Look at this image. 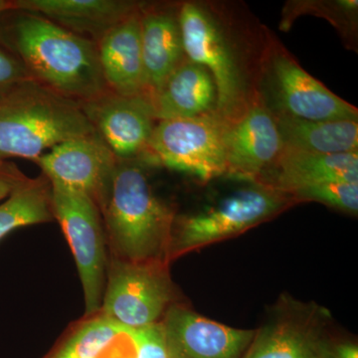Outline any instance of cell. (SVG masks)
I'll list each match as a JSON object with an SVG mask.
<instances>
[{
    "label": "cell",
    "instance_id": "7402d4cb",
    "mask_svg": "<svg viewBox=\"0 0 358 358\" xmlns=\"http://www.w3.org/2000/svg\"><path fill=\"white\" fill-rule=\"evenodd\" d=\"M127 329L100 310L84 315L44 358H99Z\"/></svg>",
    "mask_w": 358,
    "mask_h": 358
},
{
    "label": "cell",
    "instance_id": "5b68a950",
    "mask_svg": "<svg viewBox=\"0 0 358 358\" xmlns=\"http://www.w3.org/2000/svg\"><path fill=\"white\" fill-rule=\"evenodd\" d=\"M178 292L166 261L129 262L109 257L100 312L127 329L159 322Z\"/></svg>",
    "mask_w": 358,
    "mask_h": 358
},
{
    "label": "cell",
    "instance_id": "8fae6325",
    "mask_svg": "<svg viewBox=\"0 0 358 358\" xmlns=\"http://www.w3.org/2000/svg\"><path fill=\"white\" fill-rule=\"evenodd\" d=\"M329 317L317 303L282 299L267 322L256 329L243 358H317Z\"/></svg>",
    "mask_w": 358,
    "mask_h": 358
},
{
    "label": "cell",
    "instance_id": "6da1fadb",
    "mask_svg": "<svg viewBox=\"0 0 358 358\" xmlns=\"http://www.w3.org/2000/svg\"><path fill=\"white\" fill-rule=\"evenodd\" d=\"M0 42L13 52L34 81L78 103L110 91L98 46L38 14L17 10L0 22Z\"/></svg>",
    "mask_w": 358,
    "mask_h": 358
},
{
    "label": "cell",
    "instance_id": "83f0119b",
    "mask_svg": "<svg viewBox=\"0 0 358 358\" xmlns=\"http://www.w3.org/2000/svg\"><path fill=\"white\" fill-rule=\"evenodd\" d=\"M14 11H17L15 0H0V22Z\"/></svg>",
    "mask_w": 358,
    "mask_h": 358
},
{
    "label": "cell",
    "instance_id": "484cf974",
    "mask_svg": "<svg viewBox=\"0 0 358 358\" xmlns=\"http://www.w3.org/2000/svg\"><path fill=\"white\" fill-rule=\"evenodd\" d=\"M28 178L13 162L0 159V201L6 199Z\"/></svg>",
    "mask_w": 358,
    "mask_h": 358
},
{
    "label": "cell",
    "instance_id": "4316f807",
    "mask_svg": "<svg viewBox=\"0 0 358 358\" xmlns=\"http://www.w3.org/2000/svg\"><path fill=\"white\" fill-rule=\"evenodd\" d=\"M317 358H358V345L355 341L324 338L317 348Z\"/></svg>",
    "mask_w": 358,
    "mask_h": 358
},
{
    "label": "cell",
    "instance_id": "7a4b0ae2",
    "mask_svg": "<svg viewBox=\"0 0 358 358\" xmlns=\"http://www.w3.org/2000/svg\"><path fill=\"white\" fill-rule=\"evenodd\" d=\"M145 164L143 159H117L109 192L99 208L108 253L129 262H167L176 216L155 192Z\"/></svg>",
    "mask_w": 358,
    "mask_h": 358
},
{
    "label": "cell",
    "instance_id": "603a6c76",
    "mask_svg": "<svg viewBox=\"0 0 358 358\" xmlns=\"http://www.w3.org/2000/svg\"><path fill=\"white\" fill-rule=\"evenodd\" d=\"M296 202L315 201L350 215L358 212V182L331 181L291 193Z\"/></svg>",
    "mask_w": 358,
    "mask_h": 358
},
{
    "label": "cell",
    "instance_id": "44dd1931",
    "mask_svg": "<svg viewBox=\"0 0 358 358\" xmlns=\"http://www.w3.org/2000/svg\"><path fill=\"white\" fill-rule=\"evenodd\" d=\"M54 220L50 180L44 174L29 178L0 204V240L18 228Z\"/></svg>",
    "mask_w": 358,
    "mask_h": 358
},
{
    "label": "cell",
    "instance_id": "d6986e66",
    "mask_svg": "<svg viewBox=\"0 0 358 358\" xmlns=\"http://www.w3.org/2000/svg\"><path fill=\"white\" fill-rule=\"evenodd\" d=\"M150 102L157 121L192 119L215 112L217 91L208 70L186 59Z\"/></svg>",
    "mask_w": 358,
    "mask_h": 358
},
{
    "label": "cell",
    "instance_id": "d4e9b609",
    "mask_svg": "<svg viewBox=\"0 0 358 358\" xmlns=\"http://www.w3.org/2000/svg\"><path fill=\"white\" fill-rule=\"evenodd\" d=\"M31 80L20 58L0 42V98Z\"/></svg>",
    "mask_w": 358,
    "mask_h": 358
},
{
    "label": "cell",
    "instance_id": "52a82bcc",
    "mask_svg": "<svg viewBox=\"0 0 358 358\" xmlns=\"http://www.w3.org/2000/svg\"><path fill=\"white\" fill-rule=\"evenodd\" d=\"M228 124L214 113L192 119L157 121L145 162H157L203 182L226 176Z\"/></svg>",
    "mask_w": 358,
    "mask_h": 358
},
{
    "label": "cell",
    "instance_id": "cb8c5ba5",
    "mask_svg": "<svg viewBox=\"0 0 358 358\" xmlns=\"http://www.w3.org/2000/svg\"><path fill=\"white\" fill-rule=\"evenodd\" d=\"M134 358H169L162 322L131 329Z\"/></svg>",
    "mask_w": 358,
    "mask_h": 358
},
{
    "label": "cell",
    "instance_id": "ba28073f",
    "mask_svg": "<svg viewBox=\"0 0 358 358\" xmlns=\"http://www.w3.org/2000/svg\"><path fill=\"white\" fill-rule=\"evenodd\" d=\"M51 185L54 218L70 245L81 280L85 315H94L102 306L109 259L102 214L88 195Z\"/></svg>",
    "mask_w": 358,
    "mask_h": 358
},
{
    "label": "cell",
    "instance_id": "5bb4252c",
    "mask_svg": "<svg viewBox=\"0 0 358 358\" xmlns=\"http://www.w3.org/2000/svg\"><path fill=\"white\" fill-rule=\"evenodd\" d=\"M272 76L285 115L308 121H357V108L334 95L288 54L275 53Z\"/></svg>",
    "mask_w": 358,
    "mask_h": 358
},
{
    "label": "cell",
    "instance_id": "7c38bea8",
    "mask_svg": "<svg viewBox=\"0 0 358 358\" xmlns=\"http://www.w3.org/2000/svg\"><path fill=\"white\" fill-rule=\"evenodd\" d=\"M160 322L169 358H243L256 334L207 319L178 301Z\"/></svg>",
    "mask_w": 358,
    "mask_h": 358
},
{
    "label": "cell",
    "instance_id": "2e32d148",
    "mask_svg": "<svg viewBox=\"0 0 358 358\" xmlns=\"http://www.w3.org/2000/svg\"><path fill=\"white\" fill-rule=\"evenodd\" d=\"M15 2L17 10L38 14L96 43L141 6L124 0H15Z\"/></svg>",
    "mask_w": 358,
    "mask_h": 358
},
{
    "label": "cell",
    "instance_id": "9c48e42d",
    "mask_svg": "<svg viewBox=\"0 0 358 358\" xmlns=\"http://www.w3.org/2000/svg\"><path fill=\"white\" fill-rule=\"evenodd\" d=\"M80 106L117 159L145 160L157 122L147 96H121L107 91Z\"/></svg>",
    "mask_w": 358,
    "mask_h": 358
},
{
    "label": "cell",
    "instance_id": "9a60e30c",
    "mask_svg": "<svg viewBox=\"0 0 358 358\" xmlns=\"http://www.w3.org/2000/svg\"><path fill=\"white\" fill-rule=\"evenodd\" d=\"M331 181L358 182L357 152L319 154L284 145L277 159L255 183L289 195Z\"/></svg>",
    "mask_w": 358,
    "mask_h": 358
},
{
    "label": "cell",
    "instance_id": "30bf717a",
    "mask_svg": "<svg viewBox=\"0 0 358 358\" xmlns=\"http://www.w3.org/2000/svg\"><path fill=\"white\" fill-rule=\"evenodd\" d=\"M34 162L51 183L88 195L100 208L117 159L96 134L60 143Z\"/></svg>",
    "mask_w": 358,
    "mask_h": 358
},
{
    "label": "cell",
    "instance_id": "e0dca14e",
    "mask_svg": "<svg viewBox=\"0 0 358 358\" xmlns=\"http://www.w3.org/2000/svg\"><path fill=\"white\" fill-rule=\"evenodd\" d=\"M141 10V6L96 42L103 80L117 95L145 96Z\"/></svg>",
    "mask_w": 358,
    "mask_h": 358
},
{
    "label": "cell",
    "instance_id": "8992f818",
    "mask_svg": "<svg viewBox=\"0 0 358 358\" xmlns=\"http://www.w3.org/2000/svg\"><path fill=\"white\" fill-rule=\"evenodd\" d=\"M178 18L185 58L210 73L217 91L214 114L231 124L249 103L233 47L215 18L199 4L183 3Z\"/></svg>",
    "mask_w": 358,
    "mask_h": 358
},
{
    "label": "cell",
    "instance_id": "ac0fdd59",
    "mask_svg": "<svg viewBox=\"0 0 358 358\" xmlns=\"http://www.w3.org/2000/svg\"><path fill=\"white\" fill-rule=\"evenodd\" d=\"M141 24L143 90L150 100L186 58L178 13L141 6Z\"/></svg>",
    "mask_w": 358,
    "mask_h": 358
},
{
    "label": "cell",
    "instance_id": "3957f363",
    "mask_svg": "<svg viewBox=\"0 0 358 358\" xmlns=\"http://www.w3.org/2000/svg\"><path fill=\"white\" fill-rule=\"evenodd\" d=\"M95 134L80 103L34 80L0 98V159L35 162L60 143Z\"/></svg>",
    "mask_w": 358,
    "mask_h": 358
},
{
    "label": "cell",
    "instance_id": "277c9868",
    "mask_svg": "<svg viewBox=\"0 0 358 358\" xmlns=\"http://www.w3.org/2000/svg\"><path fill=\"white\" fill-rule=\"evenodd\" d=\"M291 196L274 188L252 182L217 203L192 215L176 216L167 262L202 247L237 236L275 217L292 204Z\"/></svg>",
    "mask_w": 358,
    "mask_h": 358
},
{
    "label": "cell",
    "instance_id": "ffe728a7",
    "mask_svg": "<svg viewBox=\"0 0 358 358\" xmlns=\"http://www.w3.org/2000/svg\"><path fill=\"white\" fill-rule=\"evenodd\" d=\"M275 117L289 147L327 155L357 152V121H308L285 114Z\"/></svg>",
    "mask_w": 358,
    "mask_h": 358
},
{
    "label": "cell",
    "instance_id": "4fadbf2b",
    "mask_svg": "<svg viewBox=\"0 0 358 358\" xmlns=\"http://www.w3.org/2000/svg\"><path fill=\"white\" fill-rule=\"evenodd\" d=\"M284 145L275 115L255 96L226 129V176L256 182Z\"/></svg>",
    "mask_w": 358,
    "mask_h": 358
}]
</instances>
